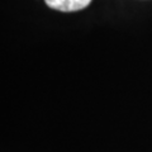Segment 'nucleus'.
<instances>
[{"label": "nucleus", "instance_id": "obj_1", "mask_svg": "<svg viewBox=\"0 0 152 152\" xmlns=\"http://www.w3.org/2000/svg\"><path fill=\"white\" fill-rule=\"evenodd\" d=\"M45 3L60 12H77L86 8L91 0H45Z\"/></svg>", "mask_w": 152, "mask_h": 152}]
</instances>
